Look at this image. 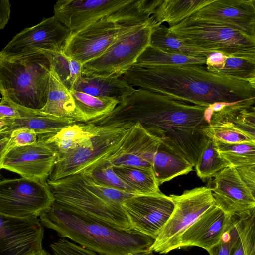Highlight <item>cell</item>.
Returning <instances> with one entry per match:
<instances>
[{
    "mask_svg": "<svg viewBox=\"0 0 255 255\" xmlns=\"http://www.w3.org/2000/svg\"><path fill=\"white\" fill-rule=\"evenodd\" d=\"M0 122H3V121H2L0 120ZM3 123H4V122H3Z\"/></svg>",
    "mask_w": 255,
    "mask_h": 255,
    "instance_id": "obj_49",
    "label": "cell"
},
{
    "mask_svg": "<svg viewBox=\"0 0 255 255\" xmlns=\"http://www.w3.org/2000/svg\"><path fill=\"white\" fill-rule=\"evenodd\" d=\"M50 247L54 255H100L67 239H60L51 244Z\"/></svg>",
    "mask_w": 255,
    "mask_h": 255,
    "instance_id": "obj_41",
    "label": "cell"
},
{
    "mask_svg": "<svg viewBox=\"0 0 255 255\" xmlns=\"http://www.w3.org/2000/svg\"><path fill=\"white\" fill-rule=\"evenodd\" d=\"M122 205L132 230L155 239L174 209V203L161 191L153 194L134 195Z\"/></svg>",
    "mask_w": 255,
    "mask_h": 255,
    "instance_id": "obj_13",
    "label": "cell"
},
{
    "mask_svg": "<svg viewBox=\"0 0 255 255\" xmlns=\"http://www.w3.org/2000/svg\"><path fill=\"white\" fill-rule=\"evenodd\" d=\"M11 6L8 0H0V30L3 29L9 21Z\"/></svg>",
    "mask_w": 255,
    "mask_h": 255,
    "instance_id": "obj_47",
    "label": "cell"
},
{
    "mask_svg": "<svg viewBox=\"0 0 255 255\" xmlns=\"http://www.w3.org/2000/svg\"><path fill=\"white\" fill-rule=\"evenodd\" d=\"M132 255V254H129V255Z\"/></svg>",
    "mask_w": 255,
    "mask_h": 255,
    "instance_id": "obj_50",
    "label": "cell"
},
{
    "mask_svg": "<svg viewBox=\"0 0 255 255\" xmlns=\"http://www.w3.org/2000/svg\"><path fill=\"white\" fill-rule=\"evenodd\" d=\"M151 20L133 25L123 32L98 58L82 65V74L100 76H121L150 45L153 27Z\"/></svg>",
    "mask_w": 255,
    "mask_h": 255,
    "instance_id": "obj_8",
    "label": "cell"
},
{
    "mask_svg": "<svg viewBox=\"0 0 255 255\" xmlns=\"http://www.w3.org/2000/svg\"><path fill=\"white\" fill-rule=\"evenodd\" d=\"M234 168L242 181L255 195V164Z\"/></svg>",
    "mask_w": 255,
    "mask_h": 255,
    "instance_id": "obj_43",
    "label": "cell"
},
{
    "mask_svg": "<svg viewBox=\"0 0 255 255\" xmlns=\"http://www.w3.org/2000/svg\"><path fill=\"white\" fill-rule=\"evenodd\" d=\"M54 16L74 32L104 18L130 23L143 21L146 14L142 0H59Z\"/></svg>",
    "mask_w": 255,
    "mask_h": 255,
    "instance_id": "obj_6",
    "label": "cell"
},
{
    "mask_svg": "<svg viewBox=\"0 0 255 255\" xmlns=\"http://www.w3.org/2000/svg\"><path fill=\"white\" fill-rule=\"evenodd\" d=\"M40 112L56 117L73 119L77 123H86L84 116L76 109L73 98L50 66L47 102Z\"/></svg>",
    "mask_w": 255,
    "mask_h": 255,
    "instance_id": "obj_23",
    "label": "cell"
},
{
    "mask_svg": "<svg viewBox=\"0 0 255 255\" xmlns=\"http://www.w3.org/2000/svg\"><path fill=\"white\" fill-rule=\"evenodd\" d=\"M189 17L214 22L255 38V0H214Z\"/></svg>",
    "mask_w": 255,
    "mask_h": 255,
    "instance_id": "obj_19",
    "label": "cell"
},
{
    "mask_svg": "<svg viewBox=\"0 0 255 255\" xmlns=\"http://www.w3.org/2000/svg\"><path fill=\"white\" fill-rule=\"evenodd\" d=\"M169 196L174 203V209L151 246L152 252L163 254L178 249L185 231L215 204L211 191L207 186L186 190L181 195Z\"/></svg>",
    "mask_w": 255,
    "mask_h": 255,
    "instance_id": "obj_10",
    "label": "cell"
},
{
    "mask_svg": "<svg viewBox=\"0 0 255 255\" xmlns=\"http://www.w3.org/2000/svg\"><path fill=\"white\" fill-rule=\"evenodd\" d=\"M255 98L228 104L214 112L210 124H222L237 129L255 141Z\"/></svg>",
    "mask_w": 255,
    "mask_h": 255,
    "instance_id": "obj_22",
    "label": "cell"
},
{
    "mask_svg": "<svg viewBox=\"0 0 255 255\" xmlns=\"http://www.w3.org/2000/svg\"><path fill=\"white\" fill-rule=\"evenodd\" d=\"M40 221L59 236L103 255H151L155 239L133 230L119 229L99 219L55 201Z\"/></svg>",
    "mask_w": 255,
    "mask_h": 255,
    "instance_id": "obj_3",
    "label": "cell"
},
{
    "mask_svg": "<svg viewBox=\"0 0 255 255\" xmlns=\"http://www.w3.org/2000/svg\"><path fill=\"white\" fill-rule=\"evenodd\" d=\"M11 139L14 147L23 146L35 143L37 135L33 129L20 128L12 131Z\"/></svg>",
    "mask_w": 255,
    "mask_h": 255,
    "instance_id": "obj_42",
    "label": "cell"
},
{
    "mask_svg": "<svg viewBox=\"0 0 255 255\" xmlns=\"http://www.w3.org/2000/svg\"><path fill=\"white\" fill-rule=\"evenodd\" d=\"M95 182L133 195L136 192L127 185L114 171L113 166L106 163L100 164L81 174Z\"/></svg>",
    "mask_w": 255,
    "mask_h": 255,
    "instance_id": "obj_37",
    "label": "cell"
},
{
    "mask_svg": "<svg viewBox=\"0 0 255 255\" xmlns=\"http://www.w3.org/2000/svg\"><path fill=\"white\" fill-rule=\"evenodd\" d=\"M44 229L38 217L0 214V255H37L43 249Z\"/></svg>",
    "mask_w": 255,
    "mask_h": 255,
    "instance_id": "obj_14",
    "label": "cell"
},
{
    "mask_svg": "<svg viewBox=\"0 0 255 255\" xmlns=\"http://www.w3.org/2000/svg\"><path fill=\"white\" fill-rule=\"evenodd\" d=\"M39 50L47 57L61 81L68 89L71 90L81 77L82 65L67 56L62 50Z\"/></svg>",
    "mask_w": 255,
    "mask_h": 255,
    "instance_id": "obj_32",
    "label": "cell"
},
{
    "mask_svg": "<svg viewBox=\"0 0 255 255\" xmlns=\"http://www.w3.org/2000/svg\"><path fill=\"white\" fill-rule=\"evenodd\" d=\"M215 140L220 155L231 166L255 164V142L228 143Z\"/></svg>",
    "mask_w": 255,
    "mask_h": 255,
    "instance_id": "obj_35",
    "label": "cell"
},
{
    "mask_svg": "<svg viewBox=\"0 0 255 255\" xmlns=\"http://www.w3.org/2000/svg\"><path fill=\"white\" fill-rule=\"evenodd\" d=\"M54 201L77 209L119 229L131 230L122 204L108 201L89 187L81 174L47 180Z\"/></svg>",
    "mask_w": 255,
    "mask_h": 255,
    "instance_id": "obj_7",
    "label": "cell"
},
{
    "mask_svg": "<svg viewBox=\"0 0 255 255\" xmlns=\"http://www.w3.org/2000/svg\"><path fill=\"white\" fill-rule=\"evenodd\" d=\"M193 167L185 158L161 144L154 156L152 169L159 186L177 176L187 174Z\"/></svg>",
    "mask_w": 255,
    "mask_h": 255,
    "instance_id": "obj_26",
    "label": "cell"
},
{
    "mask_svg": "<svg viewBox=\"0 0 255 255\" xmlns=\"http://www.w3.org/2000/svg\"><path fill=\"white\" fill-rule=\"evenodd\" d=\"M57 160L54 151L37 141L10 149L4 157L2 168L17 173L22 178L46 182Z\"/></svg>",
    "mask_w": 255,
    "mask_h": 255,
    "instance_id": "obj_18",
    "label": "cell"
},
{
    "mask_svg": "<svg viewBox=\"0 0 255 255\" xmlns=\"http://www.w3.org/2000/svg\"><path fill=\"white\" fill-rule=\"evenodd\" d=\"M54 201L46 182L24 178L0 181V214L38 217Z\"/></svg>",
    "mask_w": 255,
    "mask_h": 255,
    "instance_id": "obj_11",
    "label": "cell"
},
{
    "mask_svg": "<svg viewBox=\"0 0 255 255\" xmlns=\"http://www.w3.org/2000/svg\"><path fill=\"white\" fill-rule=\"evenodd\" d=\"M168 30L190 45L228 57L255 60V38L229 27L188 17Z\"/></svg>",
    "mask_w": 255,
    "mask_h": 255,
    "instance_id": "obj_5",
    "label": "cell"
},
{
    "mask_svg": "<svg viewBox=\"0 0 255 255\" xmlns=\"http://www.w3.org/2000/svg\"><path fill=\"white\" fill-rule=\"evenodd\" d=\"M229 166H231V164L220 155L215 139L211 136L201 151L194 166L197 176L205 181Z\"/></svg>",
    "mask_w": 255,
    "mask_h": 255,
    "instance_id": "obj_34",
    "label": "cell"
},
{
    "mask_svg": "<svg viewBox=\"0 0 255 255\" xmlns=\"http://www.w3.org/2000/svg\"><path fill=\"white\" fill-rule=\"evenodd\" d=\"M135 88L121 76L82 75L71 90L100 97H110L119 102Z\"/></svg>",
    "mask_w": 255,
    "mask_h": 255,
    "instance_id": "obj_24",
    "label": "cell"
},
{
    "mask_svg": "<svg viewBox=\"0 0 255 255\" xmlns=\"http://www.w3.org/2000/svg\"><path fill=\"white\" fill-rule=\"evenodd\" d=\"M19 116V112L15 104L5 96H2V99L0 102V120L7 125V120L14 119Z\"/></svg>",
    "mask_w": 255,
    "mask_h": 255,
    "instance_id": "obj_44",
    "label": "cell"
},
{
    "mask_svg": "<svg viewBox=\"0 0 255 255\" xmlns=\"http://www.w3.org/2000/svg\"><path fill=\"white\" fill-rule=\"evenodd\" d=\"M50 72L39 50L12 56L0 52V93L17 105L40 110L47 102Z\"/></svg>",
    "mask_w": 255,
    "mask_h": 255,
    "instance_id": "obj_4",
    "label": "cell"
},
{
    "mask_svg": "<svg viewBox=\"0 0 255 255\" xmlns=\"http://www.w3.org/2000/svg\"><path fill=\"white\" fill-rule=\"evenodd\" d=\"M214 0H163L151 16L155 26L167 22L174 26Z\"/></svg>",
    "mask_w": 255,
    "mask_h": 255,
    "instance_id": "obj_27",
    "label": "cell"
},
{
    "mask_svg": "<svg viewBox=\"0 0 255 255\" xmlns=\"http://www.w3.org/2000/svg\"><path fill=\"white\" fill-rule=\"evenodd\" d=\"M70 32L53 15L16 34L0 52L12 56L37 50H60Z\"/></svg>",
    "mask_w": 255,
    "mask_h": 255,
    "instance_id": "obj_15",
    "label": "cell"
},
{
    "mask_svg": "<svg viewBox=\"0 0 255 255\" xmlns=\"http://www.w3.org/2000/svg\"><path fill=\"white\" fill-rule=\"evenodd\" d=\"M215 205L227 214L241 216L255 209V195L244 184L235 168L226 167L208 179Z\"/></svg>",
    "mask_w": 255,
    "mask_h": 255,
    "instance_id": "obj_16",
    "label": "cell"
},
{
    "mask_svg": "<svg viewBox=\"0 0 255 255\" xmlns=\"http://www.w3.org/2000/svg\"><path fill=\"white\" fill-rule=\"evenodd\" d=\"M149 45L190 57L207 58L214 52L189 45L175 37L169 32L168 27L162 25L153 27Z\"/></svg>",
    "mask_w": 255,
    "mask_h": 255,
    "instance_id": "obj_28",
    "label": "cell"
},
{
    "mask_svg": "<svg viewBox=\"0 0 255 255\" xmlns=\"http://www.w3.org/2000/svg\"><path fill=\"white\" fill-rule=\"evenodd\" d=\"M103 128L88 122L75 123L56 133L37 135V141L54 151L58 159L98 134Z\"/></svg>",
    "mask_w": 255,
    "mask_h": 255,
    "instance_id": "obj_21",
    "label": "cell"
},
{
    "mask_svg": "<svg viewBox=\"0 0 255 255\" xmlns=\"http://www.w3.org/2000/svg\"><path fill=\"white\" fill-rule=\"evenodd\" d=\"M70 92L76 109L87 122L111 112L119 103L113 98L96 97L74 90Z\"/></svg>",
    "mask_w": 255,
    "mask_h": 255,
    "instance_id": "obj_31",
    "label": "cell"
},
{
    "mask_svg": "<svg viewBox=\"0 0 255 255\" xmlns=\"http://www.w3.org/2000/svg\"><path fill=\"white\" fill-rule=\"evenodd\" d=\"M206 57H190L171 53L158 48L148 46L138 57L134 65L143 67L154 65H205Z\"/></svg>",
    "mask_w": 255,
    "mask_h": 255,
    "instance_id": "obj_30",
    "label": "cell"
},
{
    "mask_svg": "<svg viewBox=\"0 0 255 255\" xmlns=\"http://www.w3.org/2000/svg\"><path fill=\"white\" fill-rule=\"evenodd\" d=\"M81 175L89 187L108 201L122 204L125 200L134 195L98 184L89 177Z\"/></svg>",
    "mask_w": 255,
    "mask_h": 255,
    "instance_id": "obj_40",
    "label": "cell"
},
{
    "mask_svg": "<svg viewBox=\"0 0 255 255\" xmlns=\"http://www.w3.org/2000/svg\"><path fill=\"white\" fill-rule=\"evenodd\" d=\"M131 126L103 127L98 134L59 158L47 180L82 174L103 162L117 149Z\"/></svg>",
    "mask_w": 255,
    "mask_h": 255,
    "instance_id": "obj_9",
    "label": "cell"
},
{
    "mask_svg": "<svg viewBox=\"0 0 255 255\" xmlns=\"http://www.w3.org/2000/svg\"><path fill=\"white\" fill-rule=\"evenodd\" d=\"M114 172L137 195L160 192L152 168L121 165L113 166Z\"/></svg>",
    "mask_w": 255,
    "mask_h": 255,
    "instance_id": "obj_29",
    "label": "cell"
},
{
    "mask_svg": "<svg viewBox=\"0 0 255 255\" xmlns=\"http://www.w3.org/2000/svg\"><path fill=\"white\" fill-rule=\"evenodd\" d=\"M214 73L255 84V60L227 57L221 69Z\"/></svg>",
    "mask_w": 255,
    "mask_h": 255,
    "instance_id": "obj_36",
    "label": "cell"
},
{
    "mask_svg": "<svg viewBox=\"0 0 255 255\" xmlns=\"http://www.w3.org/2000/svg\"><path fill=\"white\" fill-rule=\"evenodd\" d=\"M37 255H52L50 253L46 251V250L43 249L41 252H40Z\"/></svg>",
    "mask_w": 255,
    "mask_h": 255,
    "instance_id": "obj_48",
    "label": "cell"
},
{
    "mask_svg": "<svg viewBox=\"0 0 255 255\" xmlns=\"http://www.w3.org/2000/svg\"><path fill=\"white\" fill-rule=\"evenodd\" d=\"M235 217L239 236L230 255H255V209Z\"/></svg>",
    "mask_w": 255,
    "mask_h": 255,
    "instance_id": "obj_33",
    "label": "cell"
},
{
    "mask_svg": "<svg viewBox=\"0 0 255 255\" xmlns=\"http://www.w3.org/2000/svg\"><path fill=\"white\" fill-rule=\"evenodd\" d=\"M210 136L228 143L255 142L244 133L228 126L218 124H210Z\"/></svg>",
    "mask_w": 255,
    "mask_h": 255,
    "instance_id": "obj_38",
    "label": "cell"
},
{
    "mask_svg": "<svg viewBox=\"0 0 255 255\" xmlns=\"http://www.w3.org/2000/svg\"><path fill=\"white\" fill-rule=\"evenodd\" d=\"M213 111L142 88L135 89L111 112L88 121L99 127L139 123L161 144L194 167L210 137Z\"/></svg>",
    "mask_w": 255,
    "mask_h": 255,
    "instance_id": "obj_1",
    "label": "cell"
},
{
    "mask_svg": "<svg viewBox=\"0 0 255 255\" xmlns=\"http://www.w3.org/2000/svg\"><path fill=\"white\" fill-rule=\"evenodd\" d=\"M236 225V217L232 216V221L220 241L208 251L210 255H230L233 245L238 238Z\"/></svg>",
    "mask_w": 255,
    "mask_h": 255,
    "instance_id": "obj_39",
    "label": "cell"
},
{
    "mask_svg": "<svg viewBox=\"0 0 255 255\" xmlns=\"http://www.w3.org/2000/svg\"><path fill=\"white\" fill-rule=\"evenodd\" d=\"M228 56L220 52H213L207 58L206 68L213 73L221 69Z\"/></svg>",
    "mask_w": 255,
    "mask_h": 255,
    "instance_id": "obj_46",
    "label": "cell"
},
{
    "mask_svg": "<svg viewBox=\"0 0 255 255\" xmlns=\"http://www.w3.org/2000/svg\"><path fill=\"white\" fill-rule=\"evenodd\" d=\"M20 116L6 121L7 127L13 130L20 128L33 129L37 135L55 133L77 123L73 119L56 117L15 104Z\"/></svg>",
    "mask_w": 255,
    "mask_h": 255,
    "instance_id": "obj_25",
    "label": "cell"
},
{
    "mask_svg": "<svg viewBox=\"0 0 255 255\" xmlns=\"http://www.w3.org/2000/svg\"><path fill=\"white\" fill-rule=\"evenodd\" d=\"M161 144L159 139L137 123L129 128L117 149L100 164L152 168L154 156Z\"/></svg>",
    "mask_w": 255,
    "mask_h": 255,
    "instance_id": "obj_17",
    "label": "cell"
},
{
    "mask_svg": "<svg viewBox=\"0 0 255 255\" xmlns=\"http://www.w3.org/2000/svg\"><path fill=\"white\" fill-rule=\"evenodd\" d=\"M12 131L8 127L0 131V170L5 155L14 147L11 139Z\"/></svg>",
    "mask_w": 255,
    "mask_h": 255,
    "instance_id": "obj_45",
    "label": "cell"
},
{
    "mask_svg": "<svg viewBox=\"0 0 255 255\" xmlns=\"http://www.w3.org/2000/svg\"><path fill=\"white\" fill-rule=\"evenodd\" d=\"M131 86L210 107L255 98V84L213 73L197 65H132L123 75Z\"/></svg>",
    "mask_w": 255,
    "mask_h": 255,
    "instance_id": "obj_2",
    "label": "cell"
},
{
    "mask_svg": "<svg viewBox=\"0 0 255 255\" xmlns=\"http://www.w3.org/2000/svg\"><path fill=\"white\" fill-rule=\"evenodd\" d=\"M231 221L232 216L214 204L185 231L178 249L197 246L208 251L220 241Z\"/></svg>",
    "mask_w": 255,
    "mask_h": 255,
    "instance_id": "obj_20",
    "label": "cell"
},
{
    "mask_svg": "<svg viewBox=\"0 0 255 255\" xmlns=\"http://www.w3.org/2000/svg\"><path fill=\"white\" fill-rule=\"evenodd\" d=\"M133 25L110 18L101 19L71 32L61 50L83 65L101 56L121 33Z\"/></svg>",
    "mask_w": 255,
    "mask_h": 255,
    "instance_id": "obj_12",
    "label": "cell"
}]
</instances>
